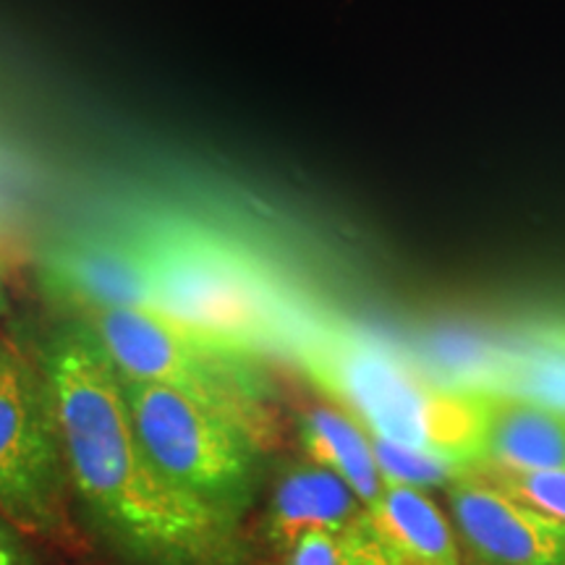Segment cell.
<instances>
[{
	"mask_svg": "<svg viewBox=\"0 0 565 565\" xmlns=\"http://www.w3.org/2000/svg\"><path fill=\"white\" fill-rule=\"evenodd\" d=\"M68 482L113 540L150 565H233L238 521L160 475L134 427L124 377L84 320L61 324L40 353Z\"/></svg>",
	"mask_w": 565,
	"mask_h": 565,
	"instance_id": "cell-1",
	"label": "cell"
},
{
	"mask_svg": "<svg viewBox=\"0 0 565 565\" xmlns=\"http://www.w3.org/2000/svg\"><path fill=\"white\" fill-rule=\"evenodd\" d=\"M303 372L333 395L366 435L479 466V395L440 385L380 343L322 328L296 345Z\"/></svg>",
	"mask_w": 565,
	"mask_h": 565,
	"instance_id": "cell-2",
	"label": "cell"
},
{
	"mask_svg": "<svg viewBox=\"0 0 565 565\" xmlns=\"http://www.w3.org/2000/svg\"><path fill=\"white\" fill-rule=\"evenodd\" d=\"M84 322L124 377L162 385L223 414L263 450L275 443V393L257 353L186 328L152 307L113 309Z\"/></svg>",
	"mask_w": 565,
	"mask_h": 565,
	"instance_id": "cell-3",
	"label": "cell"
},
{
	"mask_svg": "<svg viewBox=\"0 0 565 565\" xmlns=\"http://www.w3.org/2000/svg\"><path fill=\"white\" fill-rule=\"evenodd\" d=\"M145 242L152 309L257 356L286 341V301L249 252L186 223L158 225L145 233Z\"/></svg>",
	"mask_w": 565,
	"mask_h": 565,
	"instance_id": "cell-4",
	"label": "cell"
},
{
	"mask_svg": "<svg viewBox=\"0 0 565 565\" xmlns=\"http://www.w3.org/2000/svg\"><path fill=\"white\" fill-rule=\"evenodd\" d=\"M124 391L139 440L160 475L225 519L242 521L257 494L263 448L238 424L186 395L129 377Z\"/></svg>",
	"mask_w": 565,
	"mask_h": 565,
	"instance_id": "cell-5",
	"label": "cell"
},
{
	"mask_svg": "<svg viewBox=\"0 0 565 565\" xmlns=\"http://www.w3.org/2000/svg\"><path fill=\"white\" fill-rule=\"evenodd\" d=\"M68 471L40 362L0 341V515L26 534L66 524Z\"/></svg>",
	"mask_w": 565,
	"mask_h": 565,
	"instance_id": "cell-6",
	"label": "cell"
},
{
	"mask_svg": "<svg viewBox=\"0 0 565 565\" xmlns=\"http://www.w3.org/2000/svg\"><path fill=\"white\" fill-rule=\"evenodd\" d=\"M448 505L479 565H565V521L521 503L477 469L448 487Z\"/></svg>",
	"mask_w": 565,
	"mask_h": 565,
	"instance_id": "cell-7",
	"label": "cell"
},
{
	"mask_svg": "<svg viewBox=\"0 0 565 565\" xmlns=\"http://www.w3.org/2000/svg\"><path fill=\"white\" fill-rule=\"evenodd\" d=\"M45 286L84 317L152 307V265L145 233L66 242L45 257Z\"/></svg>",
	"mask_w": 565,
	"mask_h": 565,
	"instance_id": "cell-8",
	"label": "cell"
},
{
	"mask_svg": "<svg viewBox=\"0 0 565 565\" xmlns=\"http://www.w3.org/2000/svg\"><path fill=\"white\" fill-rule=\"evenodd\" d=\"M479 395V466L529 475H565V414L475 387Z\"/></svg>",
	"mask_w": 565,
	"mask_h": 565,
	"instance_id": "cell-9",
	"label": "cell"
},
{
	"mask_svg": "<svg viewBox=\"0 0 565 565\" xmlns=\"http://www.w3.org/2000/svg\"><path fill=\"white\" fill-rule=\"evenodd\" d=\"M364 524L391 565H461L454 529L416 487L385 482L364 511Z\"/></svg>",
	"mask_w": 565,
	"mask_h": 565,
	"instance_id": "cell-10",
	"label": "cell"
},
{
	"mask_svg": "<svg viewBox=\"0 0 565 565\" xmlns=\"http://www.w3.org/2000/svg\"><path fill=\"white\" fill-rule=\"evenodd\" d=\"M366 508L356 492L317 463H296L278 479L270 505V540L288 550L307 532H349Z\"/></svg>",
	"mask_w": 565,
	"mask_h": 565,
	"instance_id": "cell-11",
	"label": "cell"
},
{
	"mask_svg": "<svg viewBox=\"0 0 565 565\" xmlns=\"http://www.w3.org/2000/svg\"><path fill=\"white\" fill-rule=\"evenodd\" d=\"M456 385L482 387L565 414V324L536 330L494 353L482 370L466 374Z\"/></svg>",
	"mask_w": 565,
	"mask_h": 565,
	"instance_id": "cell-12",
	"label": "cell"
},
{
	"mask_svg": "<svg viewBox=\"0 0 565 565\" xmlns=\"http://www.w3.org/2000/svg\"><path fill=\"white\" fill-rule=\"evenodd\" d=\"M299 437L309 461L333 471L370 508L385 490L366 429L341 408H309L299 422Z\"/></svg>",
	"mask_w": 565,
	"mask_h": 565,
	"instance_id": "cell-13",
	"label": "cell"
},
{
	"mask_svg": "<svg viewBox=\"0 0 565 565\" xmlns=\"http://www.w3.org/2000/svg\"><path fill=\"white\" fill-rule=\"evenodd\" d=\"M370 443L385 482L416 487V490H422V487H450L477 469L475 463L461 461V458L408 448V445L383 440V437L370 435Z\"/></svg>",
	"mask_w": 565,
	"mask_h": 565,
	"instance_id": "cell-14",
	"label": "cell"
},
{
	"mask_svg": "<svg viewBox=\"0 0 565 565\" xmlns=\"http://www.w3.org/2000/svg\"><path fill=\"white\" fill-rule=\"evenodd\" d=\"M477 471L484 479H490L494 487L519 498L521 503H529L565 521V475H547V471L545 475H529V471H503L490 469V466H477Z\"/></svg>",
	"mask_w": 565,
	"mask_h": 565,
	"instance_id": "cell-15",
	"label": "cell"
},
{
	"mask_svg": "<svg viewBox=\"0 0 565 565\" xmlns=\"http://www.w3.org/2000/svg\"><path fill=\"white\" fill-rule=\"evenodd\" d=\"M353 529V526H351ZM351 529L349 532H307L286 550V565H345L351 547Z\"/></svg>",
	"mask_w": 565,
	"mask_h": 565,
	"instance_id": "cell-16",
	"label": "cell"
},
{
	"mask_svg": "<svg viewBox=\"0 0 565 565\" xmlns=\"http://www.w3.org/2000/svg\"><path fill=\"white\" fill-rule=\"evenodd\" d=\"M345 565H391L383 547L374 542V536L366 529L364 519L351 529V547H349V561Z\"/></svg>",
	"mask_w": 565,
	"mask_h": 565,
	"instance_id": "cell-17",
	"label": "cell"
},
{
	"mask_svg": "<svg viewBox=\"0 0 565 565\" xmlns=\"http://www.w3.org/2000/svg\"><path fill=\"white\" fill-rule=\"evenodd\" d=\"M0 565H34L30 550L21 545L9 521L0 519Z\"/></svg>",
	"mask_w": 565,
	"mask_h": 565,
	"instance_id": "cell-18",
	"label": "cell"
},
{
	"mask_svg": "<svg viewBox=\"0 0 565 565\" xmlns=\"http://www.w3.org/2000/svg\"><path fill=\"white\" fill-rule=\"evenodd\" d=\"M11 312V291H9V282H6V275L0 270V320Z\"/></svg>",
	"mask_w": 565,
	"mask_h": 565,
	"instance_id": "cell-19",
	"label": "cell"
}]
</instances>
